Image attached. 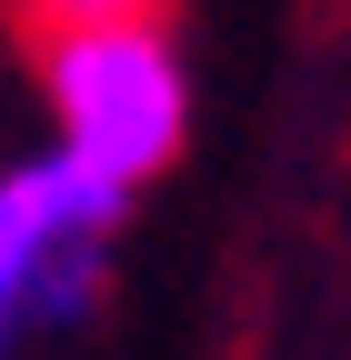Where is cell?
I'll use <instances>...</instances> for the list:
<instances>
[{"label": "cell", "mask_w": 351, "mask_h": 360, "mask_svg": "<svg viewBox=\"0 0 351 360\" xmlns=\"http://www.w3.org/2000/svg\"><path fill=\"white\" fill-rule=\"evenodd\" d=\"M30 101H40V141L130 200L191 141V60L161 30V11L30 30Z\"/></svg>", "instance_id": "6da1fadb"}, {"label": "cell", "mask_w": 351, "mask_h": 360, "mask_svg": "<svg viewBox=\"0 0 351 360\" xmlns=\"http://www.w3.org/2000/svg\"><path fill=\"white\" fill-rule=\"evenodd\" d=\"M121 210H130V191H111L101 170H80L51 141L0 160V360L91 321Z\"/></svg>", "instance_id": "7a4b0ae2"}, {"label": "cell", "mask_w": 351, "mask_h": 360, "mask_svg": "<svg viewBox=\"0 0 351 360\" xmlns=\"http://www.w3.org/2000/svg\"><path fill=\"white\" fill-rule=\"evenodd\" d=\"M20 30H61V20H121V11H161V0H11Z\"/></svg>", "instance_id": "3957f363"}, {"label": "cell", "mask_w": 351, "mask_h": 360, "mask_svg": "<svg viewBox=\"0 0 351 360\" xmlns=\"http://www.w3.org/2000/svg\"><path fill=\"white\" fill-rule=\"evenodd\" d=\"M20 70H30V60H11V40H0V130H11V90H20ZM0 160H11V150H0Z\"/></svg>", "instance_id": "277c9868"}]
</instances>
